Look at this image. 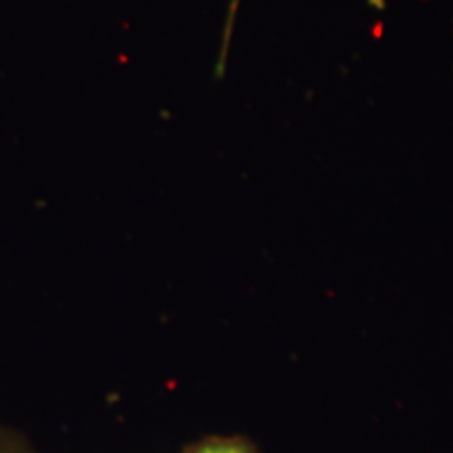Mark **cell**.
Returning <instances> with one entry per match:
<instances>
[{
    "instance_id": "1",
    "label": "cell",
    "mask_w": 453,
    "mask_h": 453,
    "mask_svg": "<svg viewBox=\"0 0 453 453\" xmlns=\"http://www.w3.org/2000/svg\"><path fill=\"white\" fill-rule=\"evenodd\" d=\"M241 7V0H230L228 9H226V19L224 22V33H222V41H220V50H219V59L215 63L217 69V78H222L226 73V56H228V48H230V39L234 33V24L237 19V12Z\"/></svg>"
},
{
    "instance_id": "2",
    "label": "cell",
    "mask_w": 453,
    "mask_h": 453,
    "mask_svg": "<svg viewBox=\"0 0 453 453\" xmlns=\"http://www.w3.org/2000/svg\"><path fill=\"white\" fill-rule=\"evenodd\" d=\"M187 453H252V449L239 438H211L196 443Z\"/></svg>"
},
{
    "instance_id": "3",
    "label": "cell",
    "mask_w": 453,
    "mask_h": 453,
    "mask_svg": "<svg viewBox=\"0 0 453 453\" xmlns=\"http://www.w3.org/2000/svg\"><path fill=\"white\" fill-rule=\"evenodd\" d=\"M0 453H20V450H19L17 447H14V445L5 443V441L0 440Z\"/></svg>"
}]
</instances>
